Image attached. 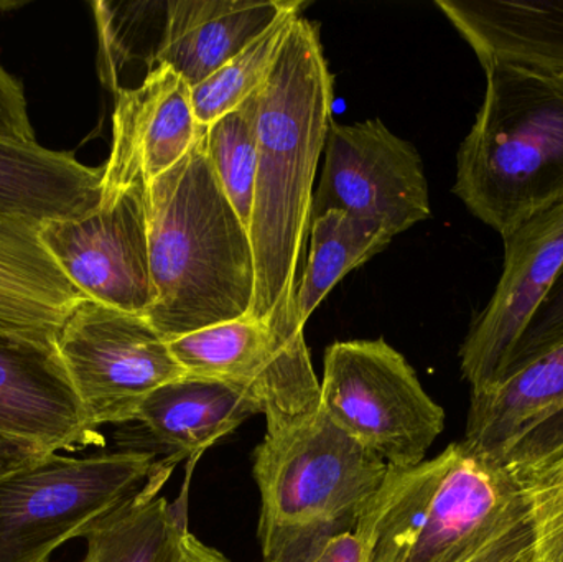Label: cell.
Returning <instances> with one entry per match:
<instances>
[{
  "label": "cell",
  "instance_id": "cell-24",
  "mask_svg": "<svg viewBox=\"0 0 563 562\" xmlns=\"http://www.w3.org/2000/svg\"><path fill=\"white\" fill-rule=\"evenodd\" d=\"M92 10L98 25L99 76L115 95L129 63H144L147 71L154 68L167 2H95Z\"/></svg>",
  "mask_w": 563,
  "mask_h": 562
},
{
  "label": "cell",
  "instance_id": "cell-18",
  "mask_svg": "<svg viewBox=\"0 0 563 562\" xmlns=\"http://www.w3.org/2000/svg\"><path fill=\"white\" fill-rule=\"evenodd\" d=\"M287 3L167 0L164 35L154 68L168 66L195 88L263 35L279 19Z\"/></svg>",
  "mask_w": 563,
  "mask_h": 562
},
{
  "label": "cell",
  "instance_id": "cell-2",
  "mask_svg": "<svg viewBox=\"0 0 563 562\" xmlns=\"http://www.w3.org/2000/svg\"><path fill=\"white\" fill-rule=\"evenodd\" d=\"M354 535L363 562H536L521 485L462 442L416 467L387 469Z\"/></svg>",
  "mask_w": 563,
  "mask_h": 562
},
{
  "label": "cell",
  "instance_id": "cell-5",
  "mask_svg": "<svg viewBox=\"0 0 563 562\" xmlns=\"http://www.w3.org/2000/svg\"><path fill=\"white\" fill-rule=\"evenodd\" d=\"M387 469L321 408L266 432L254 452L264 562H303L323 541L354 533Z\"/></svg>",
  "mask_w": 563,
  "mask_h": 562
},
{
  "label": "cell",
  "instance_id": "cell-28",
  "mask_svg": "<svg viewBox=\"0 0 563 562\" xmlns=\"http://www.w3.org/2000/svg\"><path fill=\"white\" fill-rule=\"evenodd\" d=\"M22 3L0 2V9H15ZM0 137L36 142L30 122L29 104L22 82L0 65Z\"/></svg>",
  "mask_w": 563,
  "mask_h": 562
},
{
  "label": "cell",
  "instance_id": "cell-25",
  "mask_svg": "<svg viewBox=\"0 0 563 562\" xmlns=\"http://www.w3.org/2000/svg\"><path fill=\"white\" fill-rule=\"evenodd\" d=\"M211 167L250 231L260 147V91L205 129Z\"/></svg>",
  "mask_w": 563,
  "mask_h": 562
},
{
  "label": "cell",
  "instance_id": "cell-7",
  "mask_svg": "<svg viewBox=\"0 0 563 562\" xmlns=\"http://www.w3.org/2000/svg\"><path fill=\"white\" fill-rule=\"evenodd\" d=\"M321 409L389 467L422 464L445 429L404 355L383 339L336 342L324 352Z\"/></svg>",
  "mask_w": 563,
  "mask_h": 562
},
{
  "label": "cell",
  "instance_id": "cell-29",
  "mask_svg": "<svg viewBox=\"0 0 563 562\" xmlns=\"http://www.w3.org/2000/svg\"><path fill=\"white\" fill-rule=\"evenodd\" d=\"M49 454L53 452L46 451L35 442L0 432V478Z\"/></svg>",
  "mask_w": 563,
  "mask_h": 562
},
{
  "label": "cell",
  "instance_id": "cell-6",
  "mask_svg": "<svg viewBox=\"0 0 563 562\" xmlns=\"http://www.w3.org/2000/svg\"><path fill=\"white\" fill-rule=\"evenodd\" d=\"M158 467L144 451L49 454L0 478V562H46L134 500Z\"/></svg>",
  "mask_w": 563,
  "mask_h": 562
},
{
  "label": "cell",
  "instance_id": "cell-14",
  "mask_svg": "<svg viewBox=\"0 0 563 562\" xmlns=\"http://www.w3.org/2000/svg\"><path fill=\"white\" fill-rule=\"evenodd\" d=\"M114 96L111 152L102 165L99 207H109L129 188L151 184L170 170L201 131L190 85L168 66H155L141 85L125 86Z\"/></svg>",
  "mask_w": 563,
  "mask_h": 562
},
{
  "label": "cell",
  "instance_id": "cell-26",
  "mask_svg": "<svg viewBox=\"0 0 563 562\" xmlns=\"http://www.w3.org/2000/svg\"><path fill=\"white\" fill-rule=\"evenodd\" d=\"M536 535V562H563V448L519 475Z\"/></svg>",
  "mask_w": 563,
  "mask_h": 562
},
{
  "label": "cell",
  "instance_id": "cell-9",
  "mask_svg": "<svg viewBox=\"0 0 563 562\" xmlns=\"http://www.w3.org/2000/svg\"><path fill=\"white\" fill-rule=\"evenodd\" d=\"M188 375L217 379L243 393L266 418L267 432L317 415L321 385L300 335L241 317L168 342Z\"/></svg>",
  "mask_w": 563,
  "mask_h": 562
},
{
  "label": "cell",
  "instance_id": "cell-3",
  "mask_svg": "<svg viewBox=\"0 0 563 562\" xmlns=\"http://www.w3.org/2000/svg\"><path fill=\"white\" fill-rule=\"evenodd\" d=\"M205 129L145 191L155 293L145 319L167 342L250 316L256 297L250 231L214 175Z\"/></svg>",
  "mask_w": 563,
  "mask_h": 562
},
{
  "label": "cell",
  "instance_id": "cell-23",
  "mask_svg": "<svg viewBox=\"0 0 563 562\" xmlns=\"http://www.w3.org/2000/svg\"><path fill=\"white\" fill-rule=\"evenodd\" d=\"M301 9L303 3L297 0L288 2L279 19L263 35L253 40L207 81L191 88L198 124H213L260 91L279 58L295 20L301 15Z\"/></svg>",
  "mask_w": 563,
  "mask_h": 562
},
{
  "label": "cell",
  "instance_id": "cell-20",
  "mask_svg": "<svg viewBox=\"0 0 563 562\" xmlns=\"http://www.w3.org/2000/svg\"><path fill=\"white\" fill-rule=\"evenodd\" d=\"M256 415V406L233 386L187 373L155 389L135 421L180 462L203 454Z\"/></svg>",
  "mask_w": 563,
  "mask_h": 562
},
{
  "label": "cell",
  "instance_id": "cell-30",
  "mask_svg": "<svg viewBox=\"0 0 563 562\" xmlns=\"http://www.w3.org/2000/svg\"><path fill=\"white\" fill-rule=\"evenodd\" d=\"M303 562H363V548L354 533L323 541Z\"/></svg>",
  "mask_w": 563,
  "mask_h": 562
},
{
  "label": "cell",
  "instance_id": "cell-12",
  "mask_svg": "<svg viewBox=\"0 0 563 562\" xmlns=\"http://www.w3.org/2000/svg\"><path fill=\"white\" fill-rule=\"evenodd\" d=\"M462 444L515 478L563 448V343L472 392Z\"/></svg>",
  "mask_w": 563,
  "mask_h": 562
},
{
  "label": "cell",
  "instance_id": "cell-21",
  "mask_svg": "<svg viewBox=\"0 0 563 562\" xmlns=\"http://www.w3.org/2000/svg\"><path fill=\"white\" fill-rule=\"evenodd\" d=\"M175 464L174 459L161 462L142 494L85 535L88 550L81 562H177L187 517L157 497Z\"/></svg>",
  "mask_w": 563,
  "mask_h": 562
},
{
  "label": "cell",
  "instance_id": "cell-13",
  "mask_svg": "<svg viewBox=\"0 0 563 562\" xmlns=\"http://www.w3.org/2000/svg\"><path fill=\"white\" fill-rule=\"evenodd\" d=\"M505 241V267L460 350L463 378L485 388L505 372L519 339L563 274V201Z\"/></svg>",
  "mask_w": 563,
  "mask_h": 562
},
{
  "label": "cell",
  "instance_id": "cell-10",
  "mask_svg": "<svg viewBox=\"0 0 563 562\" xmlns=\"http://www.w3.org/2000/svg\"><path fill=\"white\" fill-rule=\"evenodd\" d=\"M327 211L376 221L393 236L429 220V185L417 148L380 119L331 121L311 220Z\"/></svg>",
  "mask_w": 563,
  "mask_h": 562
},
{
  "label": "cell",
  "instance_id": "cell-19",
  "mask_svg": "<svg viewBox=\"0 0 563 562\" xmlns=\"http://www.w3.org/2000/svg\"><path fill=\"white\" fill-rule=\"evenodd\" d=\"M104 168L73 152L0 137V214L42 228L98 210Z\"/></svg>",
  "mask_w": 563,
  "mask_h": 562
},
{
  "label": "cell",
  "instance_id": "cell-8",
  "mask_svg": "<svg viewBox=\"0 0 563 562\" xmlns=\"http://www.w3.org/2000/svg\"><path fill=\"white\" fill-rule=\"evenodd\" d=\"M55 349L95 429L135 421L155 389L187 375L144 316L88 297L59 327Z\"/></svg>",
  "mask_w": 563,
  "mask_h": 562
},
{
  "label": "cell",
  "instance_id": "cell-4",
  "mask_svg": "<svg viewBox=\"0 0 563 562\" xmlns=\"http://www.w3.org/2000/svg\"><path fill=\"white\" fill-rule=\"evenodd\" d=\"M486 91L462 142L453 194L503 240L563 201V76L486 69Z\"/></svg>",
  "mask_w": 563,
  "mask_h": 562
},
{
  "label": "cell",
  "instance_id": "cell-1",
  "mask_svg": "<svg viewBox=\"0 0 563 562\" xmlns=\"http://www.w3.org/2000/svg\"><path fill=\"white\" fill-rule=\"evenodd\" d=\"M333 78L317 23L295 20L260 89V147L250 236L256 297L250 317L300 335L295 317L298 264L310 233L313 181L327 144Z\"/></svg>",
  "mask_w": 563,
  "mask_h": 562
},
{
  "label": "cell",
  "instance_id": "cell-16",
  "mask_svg": "<svg viewBox=\"0 0 563 562\" xmlns=\"http://www.w3.org/2000/svg\"><path fill=\"white\" fill-rule=\"evenodd\" d=\"M86 299L40 240V228L0 214V339L55 349L56 333Z\"/></svg>",
  "mask_w": 563,
  "mask_h": 562
},
{
  "label": "cell",
  "instance_id": "cell-15",
  "mask_svg": "<svg viewBox=\"0 0 563 562\" xmlns=\"http://www.w3.org/2000/svg\"><path fill=\"white\" fill-rule=\"evenodd\" d=\"M0 432L53 454L101 444L56 349L0 339Z\"/></svg>",
  "mask_w": 563,
  "mask_h": 562
},
{
  "label": "cell",
  "instance_id": "cell-11",
  "mask_svg": "<svg viewBox=\"0 0 563 562\" xmlns=\"http://www.w3.org/2000/svg\"><path fill=\"white\" fill-rule=\"evenodd\" d=\"M147 184L78 220L40 228V240L69 283L88 299L147 316L155 302L148 266Z\"/></svg>",
  "mask_w": 563,
  "mask_h": 562
},
{
  "label": "cell",
  "instance_id": "cell-27",
  "mask_svg": "<svg viewBox=\"0 0 563 562\" xmlns=\"http://www.w3.org/2000/svg\"><path fill=\"white\" fill-rule=\"evenodd\" d=\"M563 343V274L529 322L505 372ZM503 372V373H505Z\"/></svg>",
  "mask_w": 563,
  "mask_h": 562
},
{
  "label": "cell",
  "instance_id": "cell-22",
  "mask_svg": "<svg viewBox=\"0 0 563 562\" xmlns=\"http://www.w3.org/2000/svg\"><path fill=\"white\" fill-rule=\"evenodd\" d=\"M393 234L376 221L327 211L310 224V253L295 294V317L305 327L330 290L356 267L379 254Z\"/></svg>",
  "mask_w": 563,
  "mask_h": 562
},
{
  "label": "cell",
  "instance_id": "cell-17",
  "mask_svg": "<svg viewBox=\"0 0 563 562\" xmlns=\"http://www.w3.org/2000/svg\"><path fill=\"white\" fill-rule=\"evenodd\" d=\"M483 69L511 65L563 76V0H437Z\"/></svg>",
  "mask_w": 563,
  "mask_h": 562
},
{
  "label": "cell",
  "instance_id": "cell-31",
  "mask_svg": "<svg viewBox=\"0 0 563 562\" xmlns=\"http://www.w3.org/2000/svg\"><path fill=\"white\" fill-rule=\"evenodd\" d=\"M177 562H231L218 553V551L211 550L207 544L198 541L194 535L188 531L181 541L180 553H178Z\"/></svg>",
  "mask_w": 563,
  "mask_h": 562
}]
</instances>
